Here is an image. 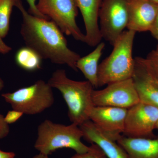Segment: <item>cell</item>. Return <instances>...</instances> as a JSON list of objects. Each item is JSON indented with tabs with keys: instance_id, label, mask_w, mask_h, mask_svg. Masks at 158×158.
Listing matches in <instances>:
<instances>
[{
	"instance_id": "obj_24",
	"label": "cell",
	"mask_w": 158,
	"mask_h": 158,
	"mask_svg": "<svg viewBox=\"0 0 158 158\" xmlns=\"http://www.w3.org/2000/svg\"><path fill=\"white\" fill-rule=\"evenodd\" d=\"M153 37L158 41V11L155 19L149 31Z\"/></svg>"
},
{
	"instance_id": "obj_12",
	"label": "cell",
	"mask_w": 158,
	"mask_h": 158,
	"mask_svg": "<svg viewBox=\"0 0 158 158\" xmlns=\"http://www.w3.org/2000/svg\"><path fill=\"white\" fill-rule=\"evenodd\" d=\"M81 13L85 30L86 43L96 47L102 38L98 24L99 11L102 0H73Z\"/></svg>"
},
{
	"instance_id": "obj_27",
	"label": "cell",
	"mask_w": 158,
	"mask_h": 158,
	"mask_svg": "<svg viewBox=\"0 0 158 158\" xmlns=\"http://www.w3.org/2000/svg\"><path fill=\"white\" fill-rule=\"evenodd\" d=\"M32 158H49L48 157V156L46 155L43 154L42 153H40L39 154L34 156V157Z\"/></svg>"
},
{
	"instance_id": "obj_9",
	"label": "cell",
	"mask_w": 158,
	"mask_h": 158,
	"mask_svg": "<svg viewBox=\"0 0 158 158\" xmlns=\"http://www.w3.org/2000/svg\"><path fill=\"white\" fill-rule=\"evenodd\" d=\"M92 100L94 106L127 109L140 102L132 78L109 84L102 90H94Z\"/></svg>"
},
{
	"instance_id": "obj_15",
	"label": "cell",
	"mask_w": 158,
	"mask_h": 158,
	"mask_svg": "<svg viewBox=\"0 0 158 158\" xmlns=\"http://www.w3.org/2000/svg\"><path fill=\"white\" fill-rule=\"evenodd\" d=\"M116 142L128 158H158V137L132 138L122 135Z\"/></svg>"
},
{
	"instance_id": "obj_31",
	"label": "cell",
	"mask_w": 158,
	"mask_h": 158,
	"mask_svg": "<svg viewBox=\"0 0 158 158\" xmlns=\"http://www.w3.org/2000/svg\"><path fill=\"white\" fill-rule=\"evenodd\" d=\"M156 49H158V45H157V48Z\"/></svg>"
},
{
	"instance_id": "obj_26",
	"label": "cell",
	"mask_w": 158,
	"mask_h": 158,
	"mask_svg": "<svg viewBox=\"0 0 158 158\" xmlns=\"http://www.w3.org/2000/svg\"><path fill=\"white\" fill-rule=\"evenodd\" d=\"M15 156L14 152H5L0 150V158H14Z\"/></svg>"
},
{
	"instance_id": "obj_17",
	"label": "cell",
	"mask_w": 158,
	"mask_h": 158,
	"mask_svg": "<svg viewBox=\"0 0 158 158\" xmlns=\"http://www.w3.org/2000/svg\"><path fill=\"white\" fill-rule=\"evenodd\" d=\"M15 60L19 66L28 71H34L41 68V57L35 51L27 46L18 50L15 55Z\"/></svg>"
},
{
	"instance_id": "obj_3",
	"label": "cell",
	"mask_w": 158,
	"mask_h": 158,
	"mask_svg": "<svg viewBox=\"0 0 158 158\" xmlns=\"http://www.w3.org/2000/svg\"><path fill=\"white\" fill-rule=\"evenodd\" d=\"M136 33L128 30L116 40L111 53L99 65L98 87L131 78L135 65L132 52Z\"/></svg>"
},
{
	"instance_id": "obj_28",
	"label": "cell",
	"mask_w": 158,
	"mask_h": 158,
	"mask_svg": "<svg viewBox=\"0 0 158 158\" xmlns=\"http://www.w3.org/2000/svg\"><path fill=\"white\" fill-rule=\"evenodd\" d=\"M4 86H5V84H4V81L0 77V91L2 90L4 88Z\"/></svg>"
},
{
	"instance_id": "obj_10",
	"label": "cell",
	"mask_w": 158,
	"mask_h": 158,
	"mask_svg": "<svg viewBox=\"0 0 158 158\" xmlns=\"http://www.w3.org/2000/svg\"><path fill=\"white\" fill-rule=\"evenodd\" d=\"M127 112L124 108L94 106L90 119L106 137L116 142L123 134Z\"/></svg>"
},
{
	"instance_id": "obj_20",
	"label": "cell",
	"mask_w": 158,
	"mask_h": 158,
	"mask_svg": "<svg viewBox=\"0 0 158 158\" xmlns=\"http://www.w3.org/2000/svg\"><path fill=\"white\" fill-rule=\"evenodd\" d=\"M71 158H107L98 145L94 143L89 146L87 152L84 153H76Z\"/></svg>"
},
{
	"instance_id": "obj_14",
	"label": "cell",
	"mask_w": 158,
	"mask_h": 158,
	"mask_svg": "<svg viewBox=\"0 0 158 158\" xmlns=\"http://www.w3.org/2000/svg\"><path fill=\"white\" fill-rule=\"evenodd\" d=\"M79 127L83 133V138L91 144L98 145L107 158H128L123 148L116 141L106 137L90 119Z\"/></svg>"
},
{
	"instance_id": "obj_11",
	"label": "cell",
	"mask_w": 158,
	"mask_h": 158,
	"mask_svg": "<svg viewBox=\"0 0 158 158\" xmlns=\"http://www.w3.org/2000/svg\"><path fill=\"white\" fill-rule=\"evenodd\" d=\"M127 28L136 32L149 31L158 11V4L149 0H128Z\"/></svg>"
},
{
	"instance_id": "obj_13",
	"label": "cell",
	"mask_w": 158,
	"mask_h": 158,
	"mask_svg": "<svg viewBox=\"0 0 158 158\" xmlns=\"http://www.w3.org/2000/svg\"><path fill=\"white\" fill-rule=\"evenodd\" d=\"M132 79L140 102L158 107V81L135 58Z\"/></svg>"
},
{
	"instance_id": "obj_23",
	"label": "cell",
	"mask_w": 158,
	"mask_h": 158,
	"mask_svg": "<svg viewBox=\"0 0 158 158\" xmlns=\"http://www.w3.org/2000/svg\"><path fill=\"white\" fill-rule=\"evenodd\" d=\"M10 131L9 125L5 121V117L0 114V139L6 138Z\"/></svg>"
},
{
	"instance_id": "obj_30",
	"label": "cell",
	"mask_w": 158,
	"mask_h": 158,
	"mask_svg": "<svg viewBox=\"0 0 158 158\" xmlns=\"http://www.w3.org/2000/svg\"><path fill=\"white\" fill-rule=\"evenodd\" d=\"M156 129L158 130V120L157 122V123L156 126Z\"/></svg>"
},
{
	"instance_id": "obj_2",
	"label": "cell",
	"mask_w": 158,
	"mask_h": 158,
	"mask_svg": "<svg viewBox=\"0 0 158 158\" xmlns=\"http://www.w3.org/2000/svg\"><path fill=\"white\" fill-rule=\"evenodd\" d=\"M48 83L62 94L72 123L79 126L90 119V112L94 106L92 100L94 87L90 82L71 80L65 69H58L53 73Z\"/></svg>"
},
{
	"instance_id": "obj_25",
	"label": "cell",
	"mask_w": 158,
	"mask_h": 158,
	"mask_svg": "<svg viewBox=\"0 0 158 158\" xmlns=\"http://www.w3.org/2000/svg\"><path fill=\"white\" fill-rule=\"evenodd\" d=\"M12 50L11 47L7 45L3 41V38L0 35V53L6 54L9 53Z\"/></svg>"
},
{
	"instance_id": "obj_6",
	"label": "cell",
	"mask_w": 158,
	"mask_h": 158,
	"mask_svg": "<svg viewBox=\"0 0 158 158\" xmlns=\"http://www.w3.org/2000/svg\"><path fill=\"white\" fill-rule=\"evenodd\" d=\"M37 9L41 14L55 23L68 36L86 43V36L76 23L78 9L73 0H38Z\"/></svg>"
},
{
	"instance_id": "obj_19",
	"label": "cell",
	"mask_w": 158,
	"mask_h": 158,
	"mask_svg": "<svg viewBox=\"0 0 158 158\" xmlns=\"http://www.w3.org/2000/svg\"><path fill=\"white\" fill-rule=\"evenodd\" d=\"M135 59L152 76L158 81V49L152 51L146 58L137 57Z\"/></svg>"
},
{
	"instance_id": "obj_29",
	"label": "cell",
	"mask_w": 158,
	"mask_h": 158,
	"mask_svg": "<svg viewBox=\"0 0 158 158\" xmlns=\"http://www.w3.org/2000/svg\"><path fill=\"white\" fill-rule=\"evenodd\" d=\"M149 1H151L153 2L156 3V4H158V0H149Z\"/></svg>"
},
{
	"instance_id": "obj_1",
	"label": "cell",
	"mask_w": 158,
	"mask_h": 158,
	"mask_svg": "<svg viewBox=\"0 0 158 158\" xmlns=\"http://www.w3.org/2000/svg\"><path fill=\"white\" fill-rule=\"evenodd\" d=\"M15 7L22 15L20 34L26 46L36 52L42 59L68 65L78 71L77 62L81 56L69 48L63 33L55 23L30 14L21 0H17Z\"/></svg>"
},
{
	"instance_id": "obj_22",
	"label": "cell",
	"mask_w": 158,
	"mask_h": 158,
	"mask_svg": "<svg viewBox=\"0 0 158 158\" xmlns=\"http://www.w3.org/2000/svg\"><path fill=\"white\" fill-rule=\"evenodd\" d=\"M28 3L29 6V9L28 12L30 14L33 15L34 16L37 17L42 18L45 19H49L47 17L41 14L38 11L37 9V4L36 1L37 0H26Z\"/></svg>"
},
{
	"instance_id": "obj_8",
	"label": "cell",
	"mask_w": 158,
	"mask_h": 158,
	"mask_svg": "<svg viewBox=\"0 0 158 158\" xmlns=\"http://www.w3.org/2000/svg\"><path fill=\"white\" fill-rule=\"evenodd\" d=\"M158 120V107L140 102L127 109L123 135L128 138H155L153 131Z\"/></svg>"
},
{
	"instance_id": "obj_4",
	"label": "cell",
	"mask_w": 158,
	"mask_h": 158,
	"mask_svg": "<svg viewBox=\"0 0 158 158\" xmlns=\"http://www.w3.org/2000/svg\"><path fill=\"white\" fill-rule=\"evenodd\" d=\"M37 135L34 147L46 155L63 148H71L77 153H84L89 149L81 140L83 134L80 127L74 123L65 125L46 119L38 126Z\"/></svg>"
},
{
	"instance_id": "obj_7",
	"label": "cell",
	"mask_w": 158,
	"mask_h": 158,
	"mask_svg": "<svg viewBox=\"0 0 158 158\" xmlns=\"http://www.w3.org/2000/svg\"><path fill=\"white\" fill-rule=\"evenodd\" d=\"M98 18L102 38L113 46L127 27L128 0H102Z\"/></svg>"
},
{
	"instance_id": "obj_16",
	"label": "cell",
	"mask_w": 158,
	"mask_h": 158,
	"mask_svg": "<svg viewBox=\"0 0 158 158\" xmlns=\"http://www.w3.org/2000/svg\"><path fill=\"white\" fill-rule=\"evenodd\" d=\"M105 44L101 42L90 53L81 57L77 61L76 66L94 88H98V62L105 48Z\"/></svg>"
},
{
	"instance_id": "obj_18",
	"label": "cell",
	"mask_w": 158,
	"mask_h": 158,
	"mask_svg": "<svg viewBox=\"0 0 158 158\" xmlns=\"http://www.w3.org/2000/svg\"><path fill=\"white\" fill-rule=\"evenodd\" d=\"M17 0H0V35L4 38L9 33L10 17Z\"/></svg>"
},
{
	"instance_id": "obj_21",
	"label": "cell",
	"mask_w": 158,
	"mask_h": 158,
	"mask_svg": "<svg viewBox=\"0 0 158 158\" xmlns=\"http://www.w3.org/2000/svg\"><path fill=\"white\" fill-rule=\"evenodd\" d=\"M23 114L22 112L17 110H13L9 111L5 117V121L8 124H12L17 121Z\"/></svg>"
},
{
	"instance_id": "obj_5",
	"label": "cell",
	"mask_w": 158,
	"mask_h": 158,
	"mask_svg": "<svg viewBox=\"0 0 158 158\" xmlns=\"http://www.w3.org/2000/svg\"><path fill=\"white\" fill-rule=\"evenodd\" d=\"M52 88L48 82L40 80L28 87L11 93L2 94V96L13 110L27 115H36L53 105Z\"/></svg>"
}]
</instances>
